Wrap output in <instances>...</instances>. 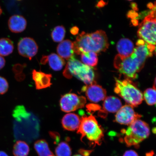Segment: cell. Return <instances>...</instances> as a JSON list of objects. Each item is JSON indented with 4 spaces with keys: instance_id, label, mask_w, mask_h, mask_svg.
<instances>
[{
    "instance_id": "1",
    "label": "cell",
    "mask_w": 156,
    "mask_h": 156,
    "mask_svg": "<svg viewBox=\"0 0 156 156\" xmlns=\"http://www.w3.org/2000/svg\"><path fill=\"white\" fill-rule=\"evenodd\" d=\"M133 53L129 56L122 58L118 55L115 58L114 65L116 69L126 79H135L137 73L144 67L146 59L155 52V46L146 43L136 44Z\"/></svg>"
},
{
    "instance_id": "2",
    "label": "cell",
    "mask_w": 156,
    "mask_h": 156,
    "mask_svg": "<svg viewBox=\"0 0 156 156\" xmlns=\"http://www.w3.org/2000/svg\"><path fill=\"white\" fill-rule=\"evenodd\" d=\"M109 46L108 39L104 31L99 30L91 34L83 32L73 42V50L78 55L89 51L98 53L106 51Z\"/></svg>"
},
{
    "instance_id": "3",
    "label": "cell",
    "mask_w": 156,
    "mask_h": 156,
    "mask_svg": "<svg viewBox=\"0 0 156 156\" xmlns=\"http://www.w3.org/2000/svg\"><path fill=\"white\" fill-rule=\"evenodd\" d=\"M115 93L124 99L128 105L133 107L141 104L143 101V94L131 80H121L115 78Z\"/></svg>"
},
{
    "instance_id": "4",
    "label": "cell",
    "mask_w": 156,
    "mask_h": 156,
    "mask_svg": "<svg viewBox=\"0 0 156 156\" xmlns=\"http://www.w3.org/2000/svg\"><path fill=\"white\" fill-rule=\"evenodd\" d=\"M63 74L64 77L69 79L73 76L86 85L96 83L95 73L92 68L81 63L74 57L69 60Z\"/></svg>"
},
{
    "instance_id": "5",
    "label": "cell",
    "mask_w": 156,
    "mask_h": 156,
    "mask_svg": "<svg viewBox=\"0 0 156 156\" xmlns=\"http://www.w3.org/2000/svg\"><path fill=\"white\" fill-rule=\"evenodd\" d=\"M77 132L81 135V140L86 137L95 145H100L104 136L102 128L92 115L82 117Z\"/></svg>"
},
{
    "instance_id": "6",
    "label": "cell",
    "mask_w": 156,
    "mask_h": 156,
    "mask_svg": "<svg viewBox=\"0 0 156 156\" xmlns=\"http://www.w3.org/2000/svg\"><path fill=\"white\" fill-rule=\"evenodd\" d=\"M122 132L124 135V140L127 146H137L147 138L150 134V129L147 123L141 120L134 121L126 129Z\"/></svg>"
},
{
    "instance_id": "7",
    "label": "cell",
    "mask_w": 156,
    "mask_h": 156,
    "mask_svg": "<svg viewBox=\"0 0 156 156\" xmlns=\"http://www.w3.org/2000/svg\"><path fill=\"white\" fill-rule=\"evenodd\" d=\"M156 6L140 24L137 34L138 37L148 44L155 46Z\"/></svg>"
},
{
    "instance_id": "8",
    "label": "cell",
    "mask_w": 156,
    "mask_h": 156,
    "mask_svg": "<svg viewBox=\"0 0 156 156\" xmlns=\"http://www.w3.org/2000/svg\"><path fill=\"white\" fill-rule=\"evenodd\" d=\"M86 102V99L84 97L68 93L62 96L60 105L61 110L63 112H70L83 108Z\"/></svg>"
},
{
    "instance_id": "9",
    "label": "cell",
    "mask_w": 156,
    "mask_h": 156,
    "mask_svg": "<svg viewBox=\"0 0 156 156\" xmlns=\"http://www.w3.org/2000/svg\"><path fill=\"white\" fill-rule=\"evenodd\" d=\"M141 117V115L135 112L133 107L128 105L122 106L117 112L115 120L121 124L129 126Z\"/></svg>"
},
{
    "instance_id": "10",
    "label": "cell",
    "mask_w": 156,
    "mask_h": 156,
    "mask_svg": "<svg viewBox=\"0 0 156 156\" xmlns=\"http://www.w3.org/2000/svg\"><path fill=\"white\" fill-rule=\"evenodd\" d=\"M17 48L20 55L30 60L36 55L38 48L36 41L30 37L21 39L18 43Z\"/></svg>"
},
{
    "instance_id": "11",
    "label": "cell",
    "mask_w": 156,
    "mask_h": 156,
    "mask_svg": "<svg viewBox=\"0 0 156 156\" xmlns=\"http://www.w3.org/2000/svg\"><path fill=\"white\" fill-rule=\"evenodd\" d=\"M87 98L91 102L97 103L104 100L106 97V90L96 83L83 87L82 89Z\"/></svg>"
},
{
    "instance_id": "12",
    "label": "cell",
    "mask_w": 156,
    "mask_h": 156,
    "mask_svg": "<svg viewBox=\"0 0 156 156\" xmlns=\"http://www.w3.org/2000/svg\"><path fill=\"white\" fill-rule=\"evenodd\" d=\"M122 107L121 101L118 98L114 96L106 97L103 102V109L99 115L105 118L108 113H115Z\"/></svg>"
},
{
    "instance_id": "13",
    "label": "cell",
    "mask_w": 156,
    "mask_h": 156,
    "mask_svg": "<svg viewBox=\"0 0 156 156\" xmlns=\"http://www.w3.org/2000/svg\"><path fill=\"white\" fill-rule=\"evenodd\" d=\"M52 75L41 71L34 70L32 72L33 79L34 81L36 88L40 90L46 88L51 85V83Z\"/></svg>"
},
{
    "instance_id": "14",
    "label": "cell",
    "mask_w": 156,
    "mask_h": 156,
    "mask_svg": "<svg viewBox=\"0 0 156 156\" xmlns=\"http://www.w3.org/2000/svg\"><path fill=\"white\" fill-rule=\"evenodd\" d=\"M8 26L11 32L21 33L26 29L27 21L22 16L14 15L10 17L8 21Z\"/></svg>"
},
{
    "instance_id": "15",
    "label": "cell",
    "mask_w": 156,
    "mask_h": 156,
    "mask_svg": "<svg viewBox=\"0 0 156 156\" xmlns=\"http://www.w3.org/2000/svg\"><path fill=\"white\" fill-rule=\"evenodd\" d=\"M41 63L43 64L48 63L50 68L55 71L62 70L65 64V62L63 58L55 53H52L48 56H43Z\"/></svg>"
},
{
    "instance_id": "16",
    "label": "cell",
    "mask_w": 156,
    "mask_h": 156,
    "mask_svg": "<svg viewBox=\"0 0 156 156\" xmlns=\"http://www.w3.org/2000/svg\"><path fill=\"white\" fill-rule=\"evenodd\" d=\"M81 122L79 116L74 113H69L64 116L62 120V125L64 129L74 131L78 129Z\"/></svg>"
},
{
    "instance_id": "17",
    "label": "cell",
    "mask_w": 156,
    "mask_h": 156,
    "mask_svg": "<svg viewBox=\"0 0 156 156\" xmlns=\"http://www.w3.org/2000/svg\"><path fill=\"white\" fill-rule=\"evenodd\" d=\"M116 48L119 55L122 58L131 55L135 48L132 41L127 38L121 39L117 44Z\"/></svg>"
},
{
    "instance_id": "18",
    "label": "cell",
    "mask_w": 156,
    "mask_h": 156,
    "mask_svg": "<svg viewBox=\"0 0 156 156\" xmlns=\"http://www.w3.org/2000/svg\"><path fill=\"white\" fill-rule=\"evenodd\" d=\"M57 52L63 59L69 60L74 57L73 42L68 40L62 41L58 46Z\"/></svg>"
},
{
    "instance_id": "19",
    "label": "cell",
    "mask_w": 156,
    "mask_h": 156,
    "mask_svg": "<svg viewBox=\"0 0 156 156\" xmlns=\"http://www.w3.org/2000/svg\"><path fill=\"white\" fill-rule=\"evenodd\" d=\"M34 148L38 156H55L51 151L48 142L44 140L35 142Z\"/></svg>"
},
{
    "instance_id": "20",
    "label": "cell",
    "mask_w": 156,
    "mask_h": 156,
    "mask_svg": "<svg viewBox=\"0 0 156 156\" xmlns=\"http://www.w3.org/2000/svg\"><path fill=\"white\" fill-rule=\"evenodd\" d=\"M29 151V146L24 141H17L13 146V153L14 156H28Z\"/></svg>"
},
{
    "instance_id": "21",
    "label": "cell",
    "mask_w": 156,
    "mask_h": 156,
    "mask_svg": "<svg viewBox=\"0 0 156 156\" xmlns=\"http://www.w3.org/2000/svg\"><path fill=\"white\" fill-rule=\"evenodd\" d=\"M14 49L13 43L9 39H0V55L7 56L11 54Z\"/></svg>"
},
{
    "instance_id": "22",
    "label": "cell",
    "mask_w": 156,
    "mask_h": 156,
    "mask_svg": "<svg viewBox=\"0 0 156 156\" xmlns=\"http://www.w3.org/2000/svg\"><path fill=\"white\" fill-rule=\"evenodd\" d=\"M81 60L84 64L90 67L96 66L98 62L97 54L95 52L89 51L81 54Z\"/></svg>"
},
{
    "instance_id": "23",
    "label": "cell",
    "mask_w": 156,
    "mask_h": 156,
    "mask_svg": "<svg viewBox=\"0 0 156 156\" xmlns=\"http://www.w3.org/2000/svg\"><path fill=\"white\" fill-rule=\"evenodd\" d=\"M56 156H71L72 149L66 142H62L58 144L55 149Z\"/></svg>"
},
{
    "instance_id": "24",
    "label": "cell",
    "mask_w": 156,
    "mask_h": 156,
    "mask_svg": "<svg viewBox=\"0 0 156 156\" xmlns=\"http://www.w3.org/2000/svg\"><path fill=\"white\" fill-rule=\"evenodd\" d=\"M66 29L63 26L56 27L52 31L51 36L52 40L56 42H61L66 35Z\"/></svg>"
},
{
    "instance_id": "25",
    "label": "cell",
    "mask_w": 156,
    "mask_h": 156,
    "mask_svg": "<svg viewBox=\"0 0 156 156\" xmlns=\"http://www.w3.org/2000/svg\"><path fill=\"white\" fill-rule=\"evenodd\" d=\"M156 89L148 88L144 91L143 97L147 104L153 106L156 104Z\"/></svg>"
},
{
    "instance_id": "26",
    "label": "cell",
    "mask_w": 156,
    "mask_h": 156,
    "mask_svg": "<svg viewBox=\"0 0 156 156\" xmlns=\"http://www.w3.org/2000/svg\"><path fill=\"white\" fill-rule=\"evenodd\" d=\"M9 83L5 78L0 76V95H3L8 90Z\"/></svg>"
},
{
    "instance_id": "27",
    "label": "cell",
    "mask_w": 156,
    "mask_h": 156,
    "mask_svg": "<svg viewBox=\"0 0 156 156\" xmlns=\"http://www.w3.org/2000/svg\"><path fill=\"white\" fill-rule=\"evenodd\" d=\"M93 150H87L81 149L79 150V153L82 156H90Z\"/></svg>"
},
{
    "instance_id": "28",
    "label": "cell",
    "mask_w": 156,
    "mask_h": 156,
    "mask_svg": "<svg viewBox=\"0 0 156 156\" xmlns=\"http://www.w3.org/2000/svg\"><path fill=\"white\" fill-rule=\"evenodd\" d=\"M123 156H139L138 154L135 151L133 150H129L126 151L124 154Z\"/></svg>"
},
{
    "instance_id": "29",
    "label": "cell",
    "mask_w": 156,
    "mask_h": 156,
    "mask_svg": "<svg viewBox=\"0 0 156 156\" xmlns=\"http://www.w3.org/2000/svg\"><path fill=\"white\" fill-rule=\"evenodd\" d=\"M50 134L52 138H53V139L55 140V144L59 141L60 140V136L58 135V134L52 132L50 133Z\"/></svg>"
},
{
    "instance_id": "30",
    "label": "cell",
    "mask_w": 156,
    "mask_h": 156,
    "mask_svg": "<svg viewBox=\"0 0 156 156\" xmlns=\"http://www.w3.org/2000/svg\"><path fill=\"white\" fill-rule=\"evenodd\" d=\"M138 16V14L136 12L130 11L128 13V16L132 19H134Z\"/></svg>"
},
{
    "instance_id": "31",
    "label": "cell",
    "mask_w": 156,
    "mask_h": 156,
    "mask_svg": "<svg viewBox=\"0 0 156 156\" xmlns=\"http://www.w3.org/2000/svg\"><path fill=\"white\" fill-rule=\"evenodd\" d=\"M5 61L4 58L2 56L0 55V70L2 69L5 67Z\"/></svg>"
},
{
    "instance_id": "32",
    "label": "cell",
    "mask_w": 156,
    "mask_h": 156,
    "mask_svg": "<svg viewBox=\"0 0 156 156\" xmlns=\"http://www.w3.org/2000/svg\"><path fill=\"white\" fill-rule=\"evenodd\" d=\"M70 31H71L72 34L74 35H76L78 34V32H79V29L77 27H73L71 28Z\"/></svg>"
},
{
    "instance_id": "33",
    "label": "cell",
    "mask_w": 156,
    "mask_h": 156,
    "mask_svg": "<svg viewBox=\"0 0 156 156\" xmlns=\"http://www.w3.org/2000/svg\"><path fill=\"white\" fill-rule=\"evenodd\" d=\"M131 6L132 8L134 10L137 11L138 8L137 7V5H136V4L135 3H132L131 4Z\"/></svg>"
},
{
    "instance_id": "34",
    "label": "cell",
    "mask_w": 156,
    "mask_h": 156,
    "mask_svg": "<svg viewBox=\"0 0 156 156\" xmlns=\"http://www.w3.org/2000/svg\"><path fill=\"white\" fill-rule=\"evenodd\" d=\"M154 151H151L146 153V156H154Z\"/></svg>"
},
{
    "instance_id": "35",
    "label": "cell",
    "mask_w": 156,
    "mask_h": 156,
    "mask_svg": "<svg viewBox=\"0 0 156 156\" xmlns=\"http://www.w3.org/2000/svg\"><path fill=\"white\" fill-rule=\"evenodd\" d=\"M105 3L103 1H100L98 3V4L97 5L98 6V7H102L105 5Z\"/></svg>"
},
{
    "instance_id": "36",
    "label": "cell",
    "mask_w": 156,
    "mask_h": 156,
    "mask_svg": "<svg viewBox=\"0 0 156 156\" xmlns=\"http://www.w3.org/2000/svg\"><path fill=\"white\" fill-rule=\"evenodd\" d=\"M0 156H9L7 154L3 151H0Z\"/></svg>"
},
{
    "instance_id": "37",
    "label": "cell",
    "mask_w": 156,
    "mask_h": 156,
    "mask_svg": "<svg viewBox=\"0 0 156 156\" xmlns=\"http://www.w3.org/2000/svg\"><path fill=\"white\" fill-rule=\"evenodd\" d=\"M132 23L133 24V25H135V26H136L138 24V21L135 19L133 20H132Z\"/></svg>"
},
{
    "instance_id": "38",
    "label": "cell",
    "mask_w": 156,
    "mask_h": 156,
    "mask_svg": "<svg viewBox=\"0 0 156 156\" xmlns=\"http://www.w3.org/2000/svg\"><path fill=\"white\" fill-rule=\"evenodd\" d=\"M2 11L1 6H0V16L2 14Z\"/></svg>"
},
{
    "instance_id": "39",
    "label": "cell",
    "mask_w": 156,
    "mask_h": 156,
    "mask_svg": "<svg viewBox=\"0 0 156 156\" xmlns=\"http://www.w3.org/2000/svg\"><path fill=\"white\" fill-rule=\"evenodd\" d=\"M73 156H82L81 155H79V154H76V155H74Z\"/></svg>"
},
{
    "instance_id": "40",
    "label": "cell",
    "mask_w": 156,
    "mask_h": 156,
    "mask_svg": "<svg viewBox=\"0 0 156 156\" xmlns=\"http://www.w3.org/2000/svg\"></svg>"
}]
</instances>
